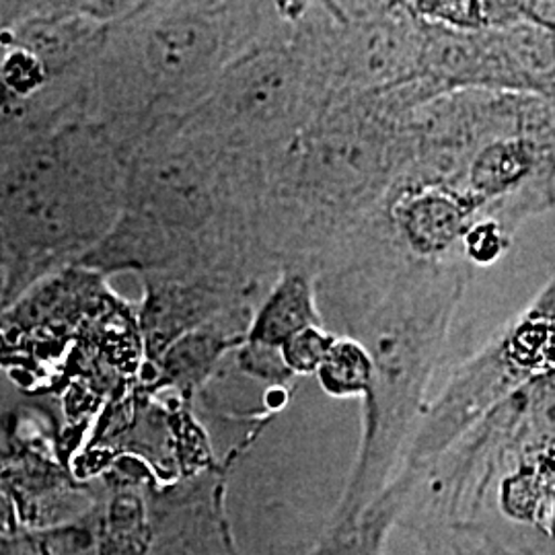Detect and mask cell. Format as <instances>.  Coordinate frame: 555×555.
Returning a JSON list of instances; mask_svg holds the SVG:
<instances>
[{"instance_id":"6da1fadb","label":"cell","mask_w":555,"mask_h":555,"mask_svg":"<svg viewBox=\"0 0 555 555\" xmlns=\"http://www.w3.org/2000/svg\"><path fill=\"white\" fill-rule=\"evenodd\" d=\"M383 210L393 247L417 261L461 258V241L479 219L472 199L442 183L397 181Z\"/></svg>"},{"instance_id":"7a4b0ae2","label":"cell","mask_w":555,"mask_h":555,"mask_svg":"<svg viewBox=\"0 0 555 555\" xmlns=\"http://www.w3.org/2000/svg\"><path fill=\"white\" fill-rule=\"evenodd\" d=\"M144 64L153 79L181 82L206 70L217 54L219 36L212 23L179 13L155 21L146 27L144 36Z\"/></svg>"},{"instance_id":"3957f363","label":"cell","mask_w":555,"mask_h":555,"mask_svg":"<svg viewBox=\"0 0 555 555\" xmlns=\"http://www.w3.org/2000/svg\"><path fill=\"white\" fill-rule=\"evenodd\" d=\"M315 325H323L318 291L311 272L300 268L284 274L261 305L251 327V341L280 350L298 332Z\"/></svg>"},{"instance_id":"277c9868","label":"cell","mask_w":555,"mask_h":555,"mask_svg":"<svg viewBox=\"0 0 555 555\" xmlns=\"http://www.w3.org/2000/svg\"><path fill=\"white\" fill-rule=\"evenodd\" d=\"M420 20L444 25L459 31H494L506 29L522 20L520 2H410Z\"/></svg>"},{"instance_id":"5b68a950","label":"cell","mask_w":555,"mask_h":555,"mask_svg":"<svg viewBox=\"0 0 555 555\" xmlns=\"http://www.w3.org/2000/svg\"><path fill=\"white\" fill-rule=\"evenodd\" d=\"M318 373L321 385L332 396H360L373 391V360L366 348L352 337H336Z\"/></svg>"},{"instance_id":"8992f818","label":"cell","mask_w":555,"mask_h":555,"mask_svg":"<svg viewBox=\"0 0 555 555\" xmlns=\"http://www.w3.org/2000/svg\"><path fill=\"white\" fill-rule=\"evenodd\" d=\"M513 243V233L492 219H477L461 241V258L467 263L490 266L502 258Z\"/></svg>"},{"instance_id":"52a82bcc","label":"cell","mask_w":555,"mask_h":555,"mask_svg":"<svg viewBox=\"0 0 555 555\" xmlns=\"http://www.w3.org/2000/svg\"><path fill=\"white\" fill-rule=\"evenodd\" d=\"M334 341L336 336L325 332L323 325L307 327L280 348V357L291 373H318Z\"/></svg>"},{"instance_id":"ba28073f","label":"cell","mask_w":555,"mask_h":555,"mask_svg":"<svg viewBox=\"0 0 555 555\" xmlns=\"http://www.w3.org/2000/svg\"><path fill=\"white\" fill-rule=\"evenodd\" d=\"M522 20L555 34V2H520Z\"/></svg>"}]
</instances>
